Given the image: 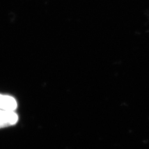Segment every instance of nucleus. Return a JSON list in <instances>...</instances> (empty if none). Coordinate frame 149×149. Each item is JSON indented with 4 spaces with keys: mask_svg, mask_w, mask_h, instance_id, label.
<instances>
[{
    "mask_svg": "<svg viewBox=\"0 0 149 149\" xmlns=\"http://www.w3.org/2000/svg\"><path fill=\"white\" fill-rule=\"evenodd\" d=\"M18 120V116L15 111L0 109V128L15 125Z\"/></svg>",
    "mask_w": 149,
    "mask_h": 149,
    "instance_id": "nucleus-1",
    "label": "nucleus"
},
{
    "mask_svg": "<svg viewBox=\"0 0 149 149\" xmlns=\"http://www.w3.org/2000/svg\"><path fill=\"white\" fill-rule=\"evenodd\" d=\"M17 107V102L13 97L0 94V109L15 111Z\"/></svg>",
    "mask_w": 149,
    "mask_h": 149,
    "instance_id": "nucleus-2",
    "label": "nucleus"
}]
</instances>
